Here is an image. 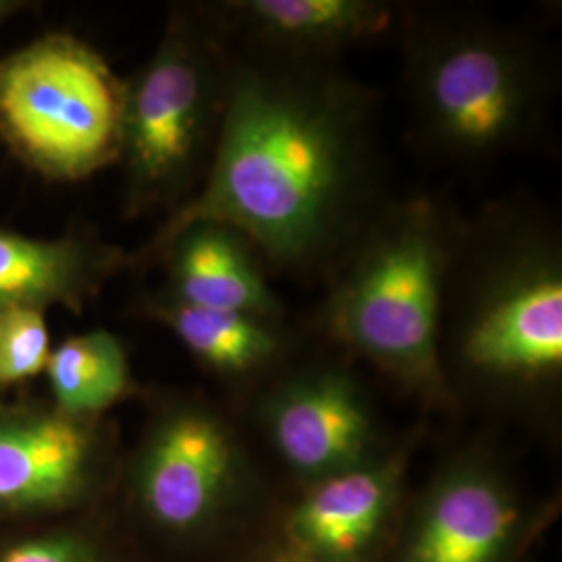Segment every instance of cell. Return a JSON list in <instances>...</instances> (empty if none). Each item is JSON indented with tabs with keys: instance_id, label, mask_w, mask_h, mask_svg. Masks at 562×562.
<instances>
[{
	"instance_id": "12",
	"label": "cell",
	"mask_w": 562,
	"mask_h": 562,
	"mask_svg": "<svg viewBox=\"0 0 562 562\" xmlns=\"http://www.w3.org/2000/svg\"><path fill=\"white\" fill-rule=\"evenodd\" d=\"M206 15L227 41L288 57L334 59L382 36L396 9L382 0H229Z\"/></svg>"
},
{
	"instance_id": "20",
	"label": "cell",
	"mask_w": 562,
	"mask_h": 562,
	"mask_svg": "<svg viewBox=\"0 0 562 562\" xmlns=\"http://www.w3.org/2000/svg\"><path fill=\"white\" fill-rule=\"evenodd\" d=\"M280 562H325V561H317V559H311V557H304V554H299V552H294V554H290V557H285V559H281Z\"/></svg>"
},
{
	"instance_id": "1",
	"label": "cell",
	"mask_w": 562,
	"mask_h": 562,
	"mask_svg": "<svg viewBox=\"0 0 562 562\" xmlns=\"http://www.w3.org/2000/svg\"><path fill=\"white\" fill-rule=\"evenodd\" d=\"M375 97L334 59L232 50L222 130L192 199L146 255L190 223L238 229L265 265L311 271L371 222L378 186Z\"/></svg>"
},
{
	"instance_id": "10",
	"label": "cell",
	"mask_w": 562,
	"mask_h": 562,
	"mask_svg": "<svg viewBox=\"0 0 562 562\" xmlns=\"http://www.w3.org/2000/svg\"><path fill=\"white\" fill-rule=\"evenodd\" d=\"M102 454L97 419L50 408L0 411V506L46 508L78 498Z\"/></svg>"
},
{
	"instance_id": "2",
	"label": "cell",
	"mask_w": 562,
	"mask_h": 562,
	"mask_svg": "<svg viewBox=\"0 0 562 562\" xmlns=\"http://www.w3.org/2000/svg\"><path fill=\"white\" fill-rule=\"evenodd\" d=\"M462 225L427 196L396 202L364 225L319 313L323 331L429 402L450 398L443 301Z\"/></svg>"
},
{
	"instance_id": "15",
	"label": "cell",
	"mask_w": 562,
	"mask_h": 562,
	"mask_svg": "<svg viewBox=\"0 0 562 562\" xmlns=\"http://www.w3.org/2000/svg\"><path fill=\"white\" fill-rule=\"evenodd\" d=\"M144 313L167 327L181 346L211 373L225 380H248L273 369L290 350L285 323L188 306L155 294Z\"/></svg>"
},
{
	"instance_id": "11",
	"label": "cell",
	"mask_w": 562,
	"mask_h": 562,
	"mask_svg": "<svg viewBox=\"0 0 562 562\" xmlns=\"http://www.w3.org/2000/svg\"><path fill=\"white\" fill-rule=\"evenodd\" d=\"M408 450L383 452L357 469L311 483L290 513L285 531L296 552L325 562H350L378 542L392 515Z\"/></svg>"
},
{
	"instance_id": "19",
	"label": "cell",
	"mask_w": 562,
	"mask_h": 562,
	"mask_svg": "<svg viewBox=\"0 0 562 562\" xmlns=\"http://www.w3.org/2000/svg\"><path fill=\"white\" fill-rule=\"evenodd\" d=\"M30 7L32 2H25V0H0V25L27 11Z\"/></svg>"
},
{
	"instance_id": "18",
	"label": "cell",
	"mask_w": 562,
	"mask_h": 562,
	"mask_svg": "<svg viewBox=\"0 0 562 562\" xmlns=\"http://www.w3.org/2000/svg\"><path fill=\"white\" fill-rule=\"evenodd\" d=\"M0 562H99L94 550L78 536L53 533L11 543Z\"/></svg>"
},
{
	"instance_id": "13",
	"label": "cell",
	"mask_w": 562,
	"mask_h": 562,
	"mask_svg": "<svg viewBox=\"0 0 562 562\" xmlns=\"http://www.w3.org/2000/svg\"><path fill=\"white\" fill-rule=\"evenodd\" d=\"M148 255L165 261L161 294L171 301L283 322V304L269 283L261 252L229 225L190 223Z\"/></svg>"
},
{
	"instance_id": "6",
	"label": "cell",
	"mask_w": 562,
	"mask_h": 562,
	"mask_svg": "<svg viewBox=\"0 0 562 562\" xmlns=\"http://www.w3.org/2000/svg\"><path fill=\"white\" fill-rule=\"evenodd\" d=\"M125 80L88 42L53 32L0 59V142L44 180L120 161Z\"/></svg>"
},
{
	"instance_id": "4",
	"label": "cell",
	"mask_w": 562,
	"mask_h": 562,
	"mask_svg": "<svg viewBox=\"0 0 562 562\" xmlns=\"http://www.w3.org/2000/svg\"><path fill=\"white\" fill-rule=\"evenodd\" d=\"M404 86L423 146L467 165L529 140L550 92L531 42L475 20L419 23L408 38Z\"/></svg>"
},
{
	"instance_id": "14",
	"label": "cell",
	"mask_w": 562,
	"mask_h": 562,
	"mask_svg": "<svg viewBox=\"0 0 562 562\" xmlns=\"http://www.w3.org/2000/svg\"><path fill=\"white\" fill-rule=\"evenodd\" d=\"M136 262L120 246L88 238H32L0 229V308L63 306L80 315L102 288Z\"/></svg>"
},
{
	"instance_id": "5",
	"label": "cell",
	"mask_w": 562,
	"mask_h": 562,
	"mask_svg": "<svg viewBox=\"0 0 562 562\" xmlns=\"http://www.w3.org/2000/svg\"><path fill=\"white\" fill-rule=\"evenodd\" d=\"M232 44L206 15L176 9L150 59L125 80L120 161L123 213H176L213 159Z\"/></svg>"
},
{
	"instance_id": "7",
	"label": "cell",
	"mask_w": 562,
	"mask_h": 562,
	"mask_svg": "<svg viewBox=\"0 0 562 562\" xmlns=\"http://www.w3.org/2000/svg\"><path fill=\"white\" fill-rule=\"evenodd\" d=\"M240 442L222 415L201 402H178L150 425L136 462L146 513L171 531L209 521L238 487Z\"/></svg>"
},
{
	"instance_id": "3",
	"label": "cell",
	"mask_w": 562,
	"mask_h": 562,
	"mask_svg": "<svg viewBox=\"0 0 562 562\" xmlns=\"http://www.w3.org/2000/svg\"><path fill=\"white\" fill-rule=\"evenodd\" d=\"M510 387L562 371V250L550 225L494 211L462 227L442 317V362Z\"/></svg>"
},
{
	"instance_id": "16",
	"label": "cell",
	"mask_w": 562,
	"mask_h": 562,
	"mask_svg": "<svg viewBox=\"0 0 562 562\" xmlns=\"http://www.w3.org/2000/svg\"><path fill=\"white\" fill-rule=\"evenodd\" d=\"M44 375L53 406L80 419H99L134 390L127 350L106 329H90L53 346Z\"/></svg>"
},
{
	"instance_id": "8",
	"label": "cell",
	"mask_w": 562,
	"mask_h": 562,
	"mask_svg": "<svg viewBox=\"0 0 562 562\" xmlns=\"http://www.w3.org/2000/svg\"><path fill=\"white\" fill-rule=\"evenodd\" d=\"M265 436L296 475L311 483L383 454L380 423L361 383L323 364L292 373L261 406Z\"/></svg>"
},
{
	"instance_id": "17",
	"label": "cell",
	"mask_w": 562,
	"mask_h": 562,
	"mask_svg": "<svg viewBox=\"0 0 562 562\" xmlns=\"http://www.w3.org/2000/svg\"><path fill=\"white\" fill-rule=\"evenodd\" d=\"M53 352L46 311L36 306L0 308V387L44 375Z\"/></svg>"
},
{
	"instance_id": "9",
	"label": "cell",
	"mask_w": 562,
	"mask_h": 562,
	"mask_svg": "<svg viewBox=\"0 0 562 562\" xmlns=\"http://www.w3.org/2000/svg\"><path fill=\"white\" fill-rule=\"evenodd\" d=\"M519 529V506L477 457H461L427 492L402 562H503Z\"/></svg>"
}]
</instances>
